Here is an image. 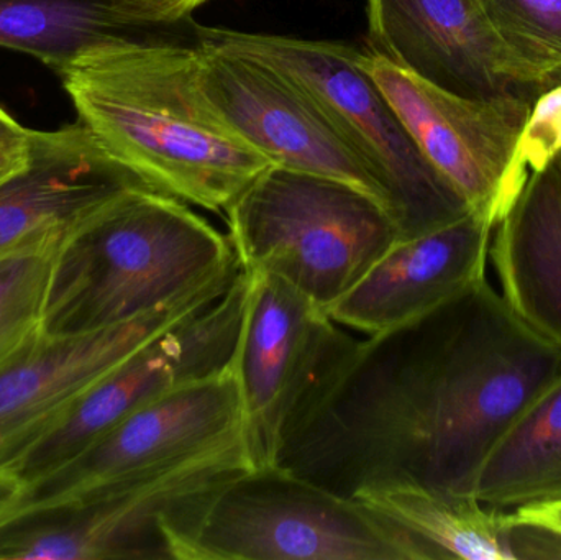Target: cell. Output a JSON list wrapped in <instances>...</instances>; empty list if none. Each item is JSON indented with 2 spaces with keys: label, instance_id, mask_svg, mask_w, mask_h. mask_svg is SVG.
<instances>
[{
  "label": "cell",
  "instance_id": "cell-5",
  "mask_svg": "<svg viewBox=\"0 0 561 560\" xmlns=\"http://www.w3.org/2000/svg\"><path fill=\"white\" fill-rule=\"evenodd\" d=\"M199 45L259 59L299 85L381 187L399 239L421 236L470 213L405 130L368 71L366 53L345 43L203 25Z\"/></svg>",
  "mask_w": 561,
  "mask_h": 560
},
{
  "label": "cell",
  "instance_id": "cell-9",
  "mask_svg": "<svg viewBox=\"0 0 561 560\" xmlns=\"http://www.w3.org/2000/svg\"><path fill=\"white\" fill-rule=\"evenodd\" d=\"M240 436L242 395L232 362L138 408L78 459L23 489L5 525L124 489Z\"/></svg>",
  "mask_w": 561,
  "mask_h": 560
},
{
  "label": "cell",
  "instance_id": "cell-3",
  "mask_svg": "<svg viewBox=\"0 0 561 560\" xmlns=\"http://www.w3.org/2000/svg\"><path fill=\"white\" fill-rule=\"evenodd\" d=\"M239 272L230 237L190 204L131 187L59 250L43 305V332L108 328Z\"/></svg>",
  "mask_w": 561,
  "mask_h": 560
},
{
  "label": "cell",
  "instance_id": "cell-26",
  "mask_svg": "<svg viewBox=\"0 0 561 560\" xmlns=\"http://www.w3.org/2000/svg\"><path fill=\"white\" fill-rule=\"evenodd\" d=\"M23 493V483L13 473L0 470V528L15 508Z\"/></svg>",
  "mask_w": 561,
  "mask_h": 560
},
{
  "label": "cell",
  "instance_id": "cell-10",
  "mask_svg": "<svg viewBox=\"0 0 561 560\" xmlns=\"http://www.w3.org/2000/svg\"><path fill=\"white\" fill-rule=\"evenodd\" d=\"M249 273L209 308L171 325L95 384L13 470L23 489L78 459L144 404L232 365L245 318Z\"/></svg>",
  "mask_w": 561,
  "mask_h": 560
},
{
  "label": "cell",
  "instance_id": "cell-15",
  "mask_svg": "<svg viewBox=\"0 0 561 560\" xmlns=\"http://www.w3.org/2000/svg\"><path fill=\"white\" fill-rule=\"evenodd\" d=\"M138 186L145 184L81 122L30 132L28 163L0 184V259L25 249L61 250L108 204Z\"/></svg>",
  "mask_w": 561,
  "mask_h": 560
},
{
  "label": "cell",
  "instance_id": "cell-25",
  "mask_svg": "<svg viewBox=\"0 0 561 560\" xmlns=\"http://www.w3.org/2000/svg\"><path fill=\"white\" fill-rule=\"evenodd\" d=\"M28 158L30 134L22 140L0 141V184L19 173L28 163Z\"/></svg>",
  "mask_w": 561,
  "mask_h": 560
},
{
  "label": "cell",
  "instance_id": "cell-4",
  "mask_svg": "<svg viewBox=\"0 0 561 560\" xmlns=\"http://www.w3.org/2000/svg\"><path fill=\"white\" fill-rule=\"evenodd\" d=\"M168 559L421 560L381 516L279 466L243 469L161 519Z\"/></svg>",
  "mask_w": 561,
  "mask_h": 560
},
{
  "label": "cell",
  "instance_id": "cell-14",
  "mask_svg": "<svg viewBox=\"0 0 561 560\" xmlns=\"http://www.w3.org/2000/svg\"><path fill=\"white\" fill-rule=\"evenodd\" d=\"M373 53L467 98L543 92L491 25L481 0H366Z\"/></svg>",
  "mask_w": 561,
  "mask_h": 560
},
{
  "label": "cell",
  "instance_id": "cell-8",
  "mask_svg": "<svg viewBox=\"0 0 561 560\" xmlns=\"http://www.w3.org/2000/svg\"><path fill=\"white\" fill-rule=\"evenodd\" d=\"M366 66L425 160L497 226L529 176L523 145L537 99L455 94L373 52Z\"/></svg>",
  "mask_w": 561,
  "mask_h": 560
},
{
  "label": "cell",
  "instance_id": "cell-27",
  "mask_svg": "<svg viewBox=\"0 0 561 560\" xmlns=\"http://www.w3.org/2000/svg\"><path fill=\"white\" fill-rule=\"evenodd\" d=\"M30 128L20 125L5 108L0 105V141L22 140L28 137Z\"/></svg>",
  "mask_w": 561,
  "mask_h": 560
},
{
  "label": "cell",
  "instance_id": "cell-23",
  "mask_svg": "<svg viewBox=\"0 0 561 560\" xmlns=\"http://www.w3.org/2000/svg\"><path fill=\"white\" fill-rule=\"evenodd\" d=\"M527 559H561V502L514 510Z\"/></svg>",
  "mask_w": 561,
  "mask_h": 560
},
{
  "label": "cell",
  "instance_id": "cell-2",
  "mask_svg": "<svg viewBox=\"0 0 561 560\" xmlns=\"http://www.w3.org/2000/svg\"><path fill=\"white\" fill-rule=\"evenodd\" d=\"M58 76L78 121L150 190L226 214L272 167L204 92L199 46H105Z\"/></svg>",
  "mask_w": 561,
  "mask_h": 560
},
{
  "label": "cell",
  "instance_id": "cell-12",
  "mask_svg": "<svg viewBox=\"0 0 561 560\" xmlns=\"http://www.w3.org/2000/svg\"><path fill=\"white\" fill-rule=\"evenodd\" d=\"M250 467L245 441L237 437L124 489L9 523L0 528V559H168L163 516L187 496Z\"/></svg>",
  "mask_w": 561,
  "mask_h": 560
},
{
  "label": "cell",
  "instance_id": "cell-28",
  "mask_svg": "<svg viewBox=\"0 0 561 560\" xmlns=\"http://www.w3.org/2000/svg\"><path fill=\"white\" fill-rule=\"evenodd\" d=\"M552 161L553 164H556L557 170H559V173L561 174V148L559 151H557L556 155H553Z\"/></svg>",
  "mask_w": 561,
  "mask_h": 560
},
{
  "label": "cell",
  "instance_id": "cell-13",
  "mask_svg": "<svg viewBox=\"0 0 561 560\" xmlns=\"http://www.w3.org/2000/svg\"><path fill=\"white\" fill-rule=\"evenodd\" d=\"M199 62L214 107L270 163L345 181L388 207L375 178L299 85L259 59L213 46L199 45Z\"/></svg>",
  "mask_w": 561,
  "mask_h": 560
},
{
  "label": "cell",
  "instance_id": "cell-24",
  "mask_svg": "<svg viewBox=\"0 0 561 560\" xmlns=\"http://www.w3.org/2000/svg\"><path fill=\"white\" fill-rule=\"evenodd\" d=\"M151 22L174 23L191 19V13L207 0H128Z\"/></svg>",
  "mask_w": 561,
  "mask_h": 560
},
{
  "label": "cell",
  "instance_id": "cell-19",
  "mask_svg": "<svg viewBox=\"0 0 561 560\" xmlns=\"http://www.w3.org/2000/svg\"><path fill=\"white\" fill-rule=\"evenodd\" d=\"M353 500L401 532L421 560H514L503 510L484 506L477 496L381 485L359 490Z\"/></svg>",
  "mask_w": 561,
  "mask_h": 560
},
{
  "label": "cell",
  "instance_id": "cell-7",
  "mask_svg": "<svg viewBox=\"0 0 561 560\" xmlns=\"http://www.w3.org/2000/svg\"><path fill=\"white\" fill-rule=\"evenodd\" d=\"M247 273L250 292L233 368L247 454L259 469L278 464L284 441L356 338L283 279Z\"/></svg>",
  "mask_w": 561,
  "mask_h": 560
},
{
  "label": "cell",
  "instance_id": "cell-18",
  "mask_svg": "<svg viewBox=\"0 0 561 560\" xmlns=\"http://www.w3.org/2000/svg\"><path fill=\"white\" fill-rule=\"evenodd\" d=\"M148 42L199 46V25L151 22L128 0H0V46L55 72L105 46Z\"/></svg>",
  "mask_w": 561,
  "mask_h": 560
},
{
  "label": "cell",
  "instance_id": "cell-20",
  "mask_svg": "<svg viewBox=\"0 0 561 560\" xmlns=\"http://www.w3.org/2000/svg\"><path fill=\"white\" fill-rule=\"evenodd\" d=\"M474 496L496 510L561 502V375L494 447Z\"/></svg>",
  "mask_w": 561,
  "mask_h": 560
},
{
  "label": "cell",
  "instance_id": "cell-17",
  "mask_svg": "<svg viewBox=\"0 0 561 560\" xmlns=\"http://www.w3.org/2000/svg\"><path fill=\"white\" fill-rule=\"evenodd\" d=\"M490 260L511 308L561 351V174L552 160L529 168L494 229Z\"/></svg>",
  "mask_w": 561,
  "mask_h": 560
},
{
  "label": "cell",
  "instance_id": "cell-6",
  "mask_svg": "<svg viewBox=\"0 0 561 560\" xmlns=\"http://www.w3.org/2000/svg\"><path fill=\"white\" fill-rule=\"evenodd\" d=\"M240 268L327 311L399 239L388 207L345 181L272 164L226 210Z\"/></svg>",
  "mask_w": 561,
  "mask_h": 560
},
{
  "label": "cell",
  "instance_id": "cell-16",
  "mask_svg": "<svg viewBox=\"0 0 561 560\" xmlns=\"http://www.w3.org/2000/svg\"><path fill=\"white\" fill-rule=\"evenodd\" d=\"M496 222L484 214L398 239L327 315L345 329L378 335L415 321L486 276Z\"/></svg>",
  "mask_w": 561,
  "mask_h": 560
},
{
  "label": "cell",
  "instance_id": "cell-22",
  "mask_svg": "<svg viewBox=\"0 0 561 560\" xmlns=\"http://www.w3.org/2000/svg\"><path fill=\"white\" fill-rule=\"evenodd\" d=\"M59 249H25L0 259V370L43 332V305Z\"/></svg>",
  "mask_w": 561,
  "mask_h": 560
},
{
  "label": "cell",
  "instance_id": "cell-11",
  "mask_svg": "<svg viewBox=\"0 0 561 560\" xmlns=\"http://www.w3.org/2000/svg\"><path fill=\"white\" fill-rule=\"evenodd\" d=\"M237 275L108 328L42 332L0 370V470L13 473L95 384L171 325L209 308Z\"/></svg>",
  "mask_w": 561,
  "mask_h": 560
},
{
  "label": "cell",
  "instance_id": "cell-21",
  "mask_svg": "<svg viewBox=\"0 0 561 560\" xmlns=\"http://www.w3.org/2000/svg\"><path fill=\"white\" fill-rule=\"evenodd\" d=\"M491 25L526 68L549 91L561 82V0H481Z\"/></svg>",
  "mask_w": 561,
  "mask_h": 560
},
{
  "label": "cell",
  "instance_id": "cell-1",
  "mask_svg": "<svg viewBox=\"0 0 561 560\" xmlns=\"http://www.w3.org/2000/svg\"><path fill=\"white\" fill-rule=\"evenodd\" d=\"M560 375V348L484 276L409 324L356 339L276 466L343 499L381 485L474 496L494 447Z\"/></svg>",
  "mask_w": 561,
  "mask_h": 560
}]
</instances>
